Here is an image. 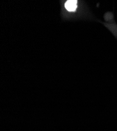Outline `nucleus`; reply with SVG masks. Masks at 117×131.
Wrapping results in <instances>:
<instances>
[{
    "label": "nucleus",
    "instance_id": "obj_1",
    "mask_svg": "<svg viewBox=\"0 0 117 131\" xmlns=\"http://www.w3.org/2000/svg\"><path fill=\"white\" fill-rule=\"evenodd\" d=\"M76 1H68L65 4V7L69 11H74L77 8Z\"/></svg>",
    "mask_w": 117,
    "mask_h": 131
}]
</instances>
